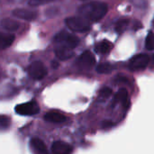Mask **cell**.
Wrapping results in <instances>:
<instances>
[{"mask_svg": "<svg viewBox=\"0 0 154 154\" xmlns=\"http://www.w3.org/2000/svg\"><path fill=\"white\" fill-rule=\"evenodd\" d=\"M1 26L7 30V31H10V32H14V31H16L18 30L20 24L18 22H16L15 20L14 19H11V18H5L1 21Z\"/></svg>", "mask_w": 154, "mask_h": 154, "instance_id": "obj_14", "label": "cell"}, {"mask_svg": "<svg viewBox=\"0 0 154 154\" xmlns=\"http://www.w3.org/2000/svg\"><path fill=\"white\" fill-rule=\"evenodd\" d=\"M145 47L149 51H153L154 50V33L153 32H149L146 41H145Z\"/></svg>", "mask_w": 154, "mask_h": 154, "instance_id": "obj_19", "label": "cell"}, {"mask_svg": "<svg viewBox=\"0 0 154 154\" xmlns=\"http://www.w3.org/2000/svg\"><path fill=\"white\" fill-rule=\"evenodd\" d=\"M44 119L47 122H50V123L60 124V123H64L67 120V117L64 115H62L61 113H60V112L51 111V112H48L44 116Z\"/></svg>", "mask_w": 154, "mask_h": 154, "instance_id": "obj_12", "label": "cell"}, {"mask_svg": "<svg viewBox=\"0 0 154 154\" xmlns=\"http://www.w3.org/2000/svg\"><path fill=\"white\" fill-rule=\"evenodd\" d=\"M128 24V20L127 19H122V20H119L116 23V29L118 32H122L125 30L126 26Z\"/></svg>", "mask_w": 154, "mask_h": 154, "instance_id": "obj_20", "label": "cell"}, {"mask_svg": "<svg viewBox=\"0 0 154 154\" xmlns=\"http://www.w3.org/2000/svg\"><path fill=\"white\" fill-rule=\"evenodd\" d=\"M29 75L36 80L42 79L47 75V69L45 68L44 64L41 61H34L32 62L29 69H28Z\"/></svg>", "mask_w": 154, "mask_h": 154, "instance_id": "obj_5", "label": "cell"}, {"mask_svg": "<svg viewBox=\"0 0 154 154\" xmlns=\"http://www.w3.org/2000/svg\"><path fill=\"white\" fill-rule=\"evenodd\" d=\"M52 154H70L72 152V146L61 141H56L51 145Z\"/></svg>", "mask_w": 154, "mask_h": 154, "instance_id": "obj_10", "label": "cell"}, {"mask_svg": "<svg viewBox=\"0 0 154 154\" xmlns=\"http://www.w3.org/2000/svg\"><path fill=\"white\" fill-rule=\"evenodd\" d=\"M52 66L54 67V68H56V67H58V63H56V62H52Z\"/></svg>", "mask_w": 154, "mask_h": 154, "instance_id": "obj_24", "label": "cell"}, {"mask_svg": "<svg viewBox=\"0 0 154 154\" xmlns=\"http://www.w3.org/2000/svg\"><path fill=\"white\" fill-rule=\"evenodd\" d=\"M55 54L57 58H59L60 60H66L70 59L74 55V52L72 49H69L68 47L61 46V45H57V47L55 48Z\"/></svg>", "mask_w": 154, "mask_h": 154, "instance_id": "obj_11", "label": "cell"}, {"mask_svg": "<svg viewBox=\"0 0 154 154\" xmlns=\"http://www.w3.org/2000/svg\"><path fill=\"white\" fill-rule=\"evenodd\" d=\"M51 1H52V0H29V5L32 6H37V5L47 4Z\"/></svg>", "mask_w": 154, "mask_h": 154, "instance_id": "obj_22", "label": "cell"}, {"mask_svg": "<svg viewBox=\"0 0 154 154\" xmlns=\"http://www.w3.org/2000/svg\"><path fill=\"white\" fill-rule=\"evenodd\" d=\"M11 120L8 116H0V131H4L9 128Z\"/></svg>", "mask_w": 154, "mask_h": 154, "instance_id": "obj_18", "label": "cell"}, {"mask_svg": "<svg viewBox=\"0 0 154 154\" xmlns=\"http://www.w3.org/2000/svg\"><path fill=\"white\" fill-rule=\"evenodd\" d=\"M30 148L33 154H50L43 141L39 138H32L31 140Z\"/></svg>", "mask_w": 154, "mask_h": 154, "instance_id": "obj_8", "label": "cell"}, {"mask_svg": "<svg viewBox=\"0 0 154 154\" xmlns=\"http://www.w3.org/2000/svg\"><path fill=\"white\" fill-rule=\"evenodd\" d=\"M39 111L40 107L35 101H30L15 106V112L20 116H33L38 114Z\"/></svg>", "mask_w": 154, "mask_h": 154, "instance_id": "obj_4", "label": "cell"}, {"mask_svg": "<svg viewBox=\"0 0 154 154\" xmlns=\"http://www.w3.org/2000/svg\"><path fill=\"white\" fill-rule=\"evenodd\" d=\"M150 61V58L146 54H137L132 58L129 62V68L131 70H140L145 69Z\"/></svg>", "mask_w": 154, "mask_h": 154, "instance_id": "obj_6", "label": "cell"}, {"mask_svg": "<svg viewBox=\"0 0 154 154\" xmlns=\"http://www.w3.org/2000/svg\"><path fill=\"white\" fill-rule=\"evenodd\" d=\"M66 25L69 29L76 32H85L89 30L90 24L89 22L82 17H69L65 20Z\"/></svg>", "mask_w": 154, "mask_h": 154, "instance_id": "obj_2", "label": "cell"}, {"mask_svg": "<svg viewBox=\"0 0 154 154\" xmlns=\"http://www.w3.org/2000/svg\"><path fill=\"white\" fill-rule=\"evenodd\" d=\"M114 102H115V103L121 102V103H123L124 105L127 106V105L129 104L128 93H127V91H126L125 89H124V88L120 89V90L116 93V97H115V99H114Z\"/></svg>", "mask_w": 154, "mask_h": 154, "instance_id": "obj_16", "label": "cell"}, {"mask_svg": "<svg viewBox=\"0 0 154 154\" xmlns=\"http://www.w3.org/2000/svg\"><path fill=\"white\" fill-rule=\"evenodd\" d=\"M77 64L81 69H90L96 65L95 56L90 51H86L79 57Z\"/></svg>", "mask_w": 154, "mask_h": 154, "instance_id": "obj_7", "label": "cell"}, {"mask_svg": "<svg viewBox=\"0 0 154 154\" xmlns=\"http://www.w3.org/2000/svg\"><path fill=\"white\" fill-rule=\"evenodd\" d=\"M82 1H87V0H82Z\"/></svg>", "mask_w": 154, "mask_h": 154, "instance_id": "obj_25", "label": "cell"}, {"mask_svg": "<svg viewBox=\"0 0 154 154\" xmlns=\"http://www.w3.org/2000/svg\"><path fill=\"white\" fill-rule=\"evenodd\" d=\"M113 69L114 67L112 64L108 62H104V63H100L97 67V71L101 74H107V73H110L113 70Z\"/></svg>", "mask_w": 154, "mask_h": 154, "instance_id": "obj_17", "label": "cell"}, {"mask_svg": "<svg viewBox=\"0 0 154 154\" xmlns=\"http://www.w3.org/2000/svg\"><path fill=\"white\" fill-rule=\"evenodd\" d=\"M54 41L58 45L65 46V47H68L72 50L75 47H77L79 42V39L77 36L70 34L65 31H62V32L57 33L54 38Z\"/></svg>", "mask_w": 154, "mask_h": 154, "instance_id": "obj_3", "label": "cell"}, {"mask_svg": "<svg viewBox=\"0 0 154 154\" xmlns=\"http://www.w3.org/2000/svg\"><path fill=\"white\" fill-rule=\"evenodd\" d=\"M108 7L106 3L100 1H93L81 5L79 9L80 17L88 22H97L101 20L107 13Z\"/></svg>", "mask_w": 154, "mask_h": 154, "instance_id": "obj_1", "label": "cell"}, {"mask_svg": "<svg viewBox=\"0 0 154 154\" xmlns=\"http://www.w3.org/2000/svg\"><path fill=\"white\" fill-rule=\"evenodd\" d=\"M131 2L137 7L140 8H144L147 5L146 0H131Z\"/></svg>", "mask_w": 154, "mask_h": 154, "instance_id": "obj_23", "label": "cell"}, {"mask_svg": "<svg viewBox=\"0 0 154 154\" xmlns=\"http://www.w3.org/2000/svg\"><path fill=\"white\" fill-rule=\"evenodd\" d=\"M13 14L14 16L25 21H32L37 17V13L35 11L30 9H24V8L14 9L13 11Z\"/></svg>", "mask_w": 154, "mask_h": 154, "instance_id": "obj_9", "label": "cell"}, {"mask_svg": "<svg viewBox=\"0 0 154 154\" xmlns=\"http://www.w3.org/2000/svg\"><path fill=\"white\" fill-rule=\"evenodd\" d=\"M112 94V90L109 88H104L99 91V97L103 98V99H106L108 98Z\"/></svg>", "mask_w": 154, "mask_h": 154, "instance_id": "obj_21", "label": "cell"}, {"mask_svg": "<svg viewBox=\"0 0 154 154\" xmlns=\"http://www.w3.org/2000/svg\"><path fill=\"white\" fill-rule=\"evenodd\" d=\"M113 48V44L109 42V41H102L99 43H97L96 45V51L97 52L100 53V54H106L108 53Z\"/></svg>", "mask_w": 154, "mask_h": 154, "instance_id": "obj_15", "label": "cell"}, {"mask_svg": "<svg viewBox=\"0 0 154 154\" xmlns=\"http://www.w3.org/2000/svg\"><path fill=\"white\" fill-rule=\"evenodd\" d=\"M153 61H154V56H153Z\"/></svg>", "mask_w": 154, "mask_h": 154, "instance_id": "obj_26", "label": "cell"}, {"mask_svg": "<svg viewBox=\"0 0 154 154\" xmlns=\"http://www.w3.org/2000/svg\"><path fill=\"white\" fill-rule=\"evenodd\" d=\"M14 41V36L11 33L0 32V50L8 48Z\"/></svg>", "mask_w": 154, "mask_h": 154, "instance_id": "obj_13", "label": "cell"}]
</instances>
